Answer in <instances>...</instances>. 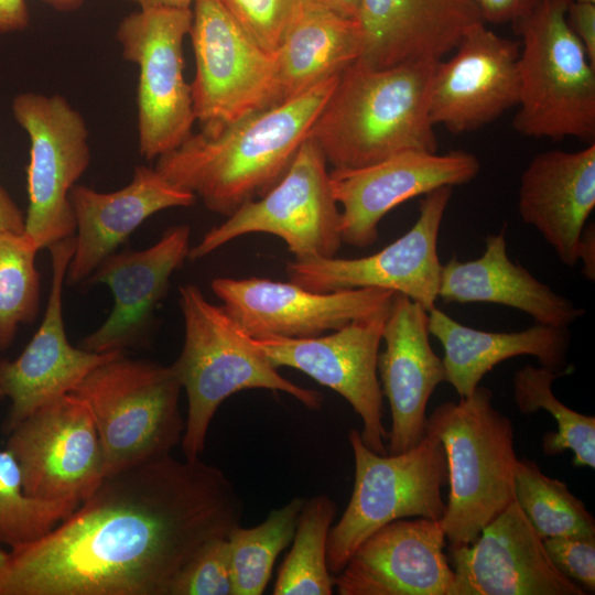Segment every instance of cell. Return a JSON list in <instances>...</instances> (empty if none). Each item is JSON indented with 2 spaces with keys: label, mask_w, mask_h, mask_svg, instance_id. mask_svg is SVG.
I'll use <instances>...</instances> for the list:
<instances>
[{
  "label": "cell",
  "mask_w": 595,
  "mask_h": 595,
  "mask_svg": "<svg viewBox=\"0 0 595 595\" xmlns=\"http://www.w3.org/2000/svg\"><path fill=\"white\" fill-rule=\"evenodd\" d=\"M214 465L171 454L106 475L42 538L10 550L0 595H170L185 565L240 524Z\"/></svg>",
  "instance_id": "cell-1"
},
{
  "label": "cell",
  "mask_w": 595,
  "mask_h": 595,
  "mask_svg": "<svg viewBox=\"0 0 595 595\" xmlns=\"http://www.w3.org/2000/svg\"><path fill=\"white\" fill-rule=\"evenodd\" d=\"M338 76L289 100L252 112L215 133H192L156 159L171 183L228 217L267 193L290 167Z\"/></svg>",
  "instance_id": "cell-2"
},
{
  "label": "cell",
  "mask_w": 595,
  "mask_h": 595,
  "mask_svg": "<svg viewBox=\"0 0 595 595\" xmlns=\"http://www.w3.org/2000/svg\"><path fill=\"white\" fill-rule=\"evenodd\" d=\"M439 61L376 68L349 65L317 116L310 138L333 169H356L405 150L437 151L429 112Z\"/></svg>",
  "instance_id": "cell-3"
},
{
  "label": "cell",
  "mask_w": 595,
  "mask_h": 595,
  "mask_svg": "<svg viewBox=\"0 0 595 595\" xmlns=\"http://www.w3.org/2000/svg\"><path fill=\"white\" fill-rule=\"evenodd\" d=\"M184 342L171 365L187 397V418L181 440L187 459L199 458L210 422L219 405L236 392L266 389L290 394L311 410L322 394L284 378L220 305L187 283L178 289Z\"/></svg>",
  "instance_id": "cell-4"
},
{
  "label": "cell",
  "mask_w": 595,
  "mask_h": 595,
  "mask_svg": "<svg viewBox=\"0 0 595 595\" xmlns=\"http://www.w3.org/2000/svg\"><path fill=\"white\" fill-rule=\"evenodd\" d=\"M425 432L443 445L450 494L440 520L450 547L470 544L515 500V431L478 386L468 397L437 405Z\"/></svg>",
  "instance_id": "cell-5"
},
{
  "label": "cell",
  "mask_w": 595,
  "mask_h": 595,
  "mask_svg": "<svg viewBox=\"0 0 595 595\" xmlns=\"http://www.w3.org/2000/svg\"><path fill=\"white\" fill-rule=\"evenodd\" d=\"M571 0H539L512 23L521 39L517 132L595 142V63L566 23Z\"/></svg>",
  "instance_id": "cell-6"
},
{
  "label": "cell",
  "mask_w": 595,
  "mask_h": 595,
  "mask_svg": "<svg viewBox=\"0 0 595 595\" xmlns=\"http://www.w3.org/2000/svg\"><path fill=\"white\" fill-rule=\"evenodd\" d=\"M181 390L171 366L121 351L91 369L69 392L91 412L106 475L170 455L181 443Z\"/></svg>",
  "instance_id": "cell-7"
},
{
  "label": "cell",
  "mask_w": 595,
  "mask_h": 595,
  "mask_svg": "<svg viewBox=\"0 0 595 595\" xmlns=\"http://www.w3.org/2000/svg\"><path fill=\"white\" fill-rule=\"evenodd\" d=\"M348 440L355 482L348 505L328 534L327 566L333 575L381 527L410 517L440 521L446 511L441 489L447 484V464L434 434L425 432L410 450L386 455L369 450L356 429Z\"/></svg>",
  "instance_id": "cell-8"
},
{
  "label": "cell",
  "mask_w": 595,
  "mask_h": 595,
  "mask_svg": "<svg viewBox=\"0 0 595 595\" xmlns=\"http://www.w3.org/2000/svg\"><path fill=\"white\" fill-rule=\"evenodd\" d=\"M256 232L282 239L295 260L332 258L338 252L343 244L340 210L326 159L310 137L280 181L209 229L191 247L188 259H202L236 238Z\"/></svg>",
  "instance_id": "cell-9"
},
{
  "label": "cell",
  "mask_w": 595,
  "mask_h": 595,
  "mask_svg": "<svg viewBox=\"0 0 595 595\" xmlns=\"http://www.w3.org/2000/svg\"><path fill=\"white\" fill-rule=\"evenodd\" d=\"M192 15V8H139L117 29L123 58L139 68V151L148 160L175 149L193 133L196 117L183 54Z\"/></svg>",
  "instance_id": "cell-10"
},
{
  "label": "cell",
  "mask_w": 595,
  "mask_h": 595,
  "mask_svg": "<svg viewBox=\"0 0 595 595\" xmlns=\"http://www.w3.org/2000/svg\"><path fill=\"white\" fill-rule=\"evenodd\" d=\"M188 35L196 72L193 109L206 133L277 104V58L259 46L219 0H194Z\"/></svg>",
  "instance_id": "cell-11"
},
{
  "label": "cell",
  "mask_w": 595,
  "mask_h": 595,
  "mask_svg": "<svg viewBox=\"0 0 595 595\" xmlns=\"http://www.w3.org/2000/svg\"><path fill=\"white\" fill-rule=\"evenodd\" d=\"M12 115L30 140L24 236L41 250L75 235L69 192L90 162L83 116L60 95L21 93Z\"/></svg>",
  "instance_id": "cell-12"
},
{
  "label": "cell",
  "mask_w": 595,
  "mask_h": 595,
  "mask_svg": "<svg viewBox=\"0 0 595 595\" xmlns=\"http://www.w3.org/2000/svg\"><path fill=\"white\" fill-rule=\"evenodd\" d=\"M8 434L7 448L30 497L79 505L106 476L91 412L73 393L43 405Z\"/></svg>",
  "instance_id": "cell-13"
},
{
  "label": "cell",
  "mask_w": 595,
  "mask_h": 595,
  "mask_svg": "<svg viewBox=\"0 0 595 595\" xmlns=\"http://www.w3.org/2000/svg\"><path fill=\"white\" fill-rule=\"evenodd\" d=\"M389 306L316 337H252L274 367L300 370L346 399L361 420L363 442L380 455L388 454V431L382 423L378 356Z\"/></svg>",
  "instance_id": "cell-14"
},
{
  "label": "cell",
  "mask_w": 595,
  "mask_h": 595,
  "mask_svg": "<svg viewBox=\"0 0 595 595\" xmlns=\"http://www.w3.org/2000/svg\"><path fill=\"white\" fill-rule=\"evenodd\" d=\"M453 187L423 196L419 217L393 242L370 256L291 260L285 271L291 282L316 292L377 288L402 293L428 312L435 307L442 263L437 255L441 224Z\"/></svg>",
  "instance_id": "cell-15"
},
{
  "label": "cell",
  "mask_w": 595,
  "mask_h": 595,
  "mask_svg": "<svg viewBox=\"0 0 595 595\" xmlns=\"http://www.w3.org/2000/svg\"><path fill=\"white\" fill-rule=\"evenodd\" d=\"M212 291L253 338H310L387 307L396 292L359 288L316 292L291 281L216 278Z\"/></svg>",
  "instance_id": "cell-16"
},
{
  "label": "cell",
  "mask_w": 595,
  "mask_h": 595,
  "mask_svg": "<svg viewBox=\"0 0 595 595\" xmlns=\"http://www.w3.org/2000/svg\"><path fill=\"white\" fill-rule=\"evenodd\" d=\"M480 170L478 158L455 150L439 154L405 150L356 169H333L331 186L340 210L343 244L366 248L378 239L381 219L398 205L436 188L463 185Z\"/></svg>",
  "instance_id": "cell-17"
},
{
  "label": "cell",
  "mask_w": 595,
  "mask_h": 595,
  "mask_svg": "<svg viewBox=\"0 0 595 595\" xmlns=\"http://www.w3.org/2000/svg\"><path fill=\"white\" fill-rule=\"evenodd\" d=\"M74 247L72 236L47 248L52 281L42 323L17 358L0 357V401L10 400L3 423L7 434L43 405L69 393L96 366L121 353L88 351L74 347L67 338L62 296Z\"/></svg>",
  "instance_id": "cell-18"
},
{
  "label": "cell",
  "mask_w": 595,
  "mask_h": 595,
  "mask_svg": "<svg viewBox=\"0 0 595 595\" xmlns=\"http://www.w3.org/2000/svg\"><path fill=\"white\" fill-rule=\"evenodd\" d=\"M519 44L487 29L470 26L447 61L436 63L429 94L433 125L452 133L475 131L519 100Z\"/></svg>",
  "instance_id": "cell-19"
},
{
  "label": "cell",
  "mask_w": 595,
  "mask_h": 595,
  "mask_svg": "<svg viewBox=\"0 0 595 595\" xmlns=\"http://www.w3.org/2000/svg\"><path fill=\"white\" fill-rule=\"evenodd\" d=\"M448 595H586L551 562L516 499L470 544L450 547Z\"/></svg>",
  "instance_id": "cell-20"
},
{
  "label": "cell",
  "mask_w": 595,
  "mask_h": 595,
  "mask_svg": "<svg viewBox=\"0 0 595 595\" xmlns=\"http://www.w3.org/2000/svg\"><path fill=\"white\" fill-rule=\"evenodd\" d=\"M437 520H394L365 539L334 575L339 595H448L454 571Z\"/></svg>",
  "instance_id": "cell-21"
},
{
  "label": "cell",
  "mask_w": 595,
  "mask_h": 595,
  "mask_svg": "<svg viewBox=\"0 0 595 595\" xmlns=\"http://www.w3.org/2000/svg\"><path fill=\"white\" fill-rule=\"evenodd\" d=\"M190 239V226L175 225L147 249H126L106 257L85 282L106 284L113 295V309L79 347L102 354L137 346L145 336L171 275L188 259Z\"/></svg>",
  "instance_id": "cell-22"
},
{
  "label": "cell",
  "mask_w": 595,
  "mask_h": 595,
  "mask_svg": "<svg viewBox=\"0 0 595 595\" xmlns=\"http://www.w3.org/2000/svg\"><path fill=\"white\" fill-rule=\"evenodd\" d=\"M382 342L378 376L391 411L387 452L398 454L424 436L428 401L445 381V369L430 344L428 311L402 293L396 292L392 298Z\"/></svg>",
  "instance_id": "cell-23"
},
{
  "label": "cell",
  "mask_w": 595,
  "mask_h": 595,
  "mask_svg": "<svg viewBox=\"0 0 595 595\" xmlns=\"http://www.w3.org/2000/svg\"><path fill=\"white\" fill-rule=\"evenodd\" d=\"M76 230L65 284L85 282L99 263L150 216L173 207L192 206L196 196L177 187L155 167L137 166L131 182L109 193L85 185L69 192Z\"/></svg>",
  "instance_id": "cell-24"
},
{
  "label": "cell",
  "mask_w": 595,
  "mask_h": 595,
  "mask_svg": "<svg viewBox=\"0 0 595 595\" xmlns=\"http://www.w3.org/2000/svg\"><path fill=\"white\" fill-rule=\"evenodd\" d=\"M356 20L363 43L357 61L376 68L441 61L484 22L474 0H359Z\"/></svg>",
  "instance_id": "cell-25"
},
{
  "label": "cell",
  "mask_w": 595,
  "mask_h": 595,
  "mask_svg": "<svg viewBox=\"0 0 595 595\" xmlns=\"http://www.w3.org/2000/svg\"><path fill=\"white\" fill-rule=\"evenodd\" d=\"M595 207V142L577 151L536 154L520 176L518 212L560 261L577 263L586 220Z\"/></svg>",
  "instance_id": "cell-26"
},
{
  "label": "cell",
  "mask_w": 595,
  "mask_h": 595,
  "mask_svg": "<svg viewBox=\"0 0 595 595\" xmlns=\"http://www.w3.org/2000/svg\"><path fill=\"white\" fill-rule=\"evenodd\" d=\"M483 255L468 261L455 258L442 264L439 298L444 302L495 303L519 310L536 323L566 326L585 311L534 278L507 253L505 228L485 239Z\"/></svg>",
  "instance_id": "cell-27"
},
{
  "label": "cell",
  "mask_w": 595,
  "mask_h": 595,
  "mask_svg": "<svg viewBox=\"0 0 595 595\" xmlns=\"http://www.w3.org/2000/svg\"><path fill=\"white\" fill-rule=\"evenodd\" d=\"M428 327L444 349L445 381L461 398L470 396L487 372L512 357L529 355L542 367L566 369L571 343L566 326L536 323L519 332H487L465 326L435 306L428 312Z\"/></svg>",
  "instance_id": "cell-28"
},
{
  "label": "cell",
  "mask_w": 595,
  "mask_h": 595,
  "mask_svg": "<svg viewBox=\"0 0 595 595\" xmlns=\"http://www.w3.org/2000/svg\"><path fill=\"white\" fill-rule=\"evenodd\" d=\"M361 46L356 19L304 0L275 52L277 104L340 75L360 57Z\"/></svg>",
  "instance_id": "cell-29"
},
{
  "label": "cell",
  "mask_w": 595,
  "mask_h": 595,
  "mask_svg": "<svg viewBox=\"0 0 595 595\" xmlns=\"http://www.w3.org/2000/svg\"><path fill=\"white\" fill-rule=\"evenodd\" d=\"M337 507L325 494L304 499L291 549L273 586L274 595H331L334 575L327 566V540Z\"/></svg>",
  "instance_id": "cell-30"
},
{
  "label": "cell",
  "mask_w": 595,
  "mask_h": 595,
  "mask_svg": "<svg viewBox=\"0 0 595 595\" xmlns=\"http://www.w3.org/2000/svg\"><path fill=\"white\" fill-rule=\"evenodd\" d=\"M572 371H554L526 365L513 377V398L522 414L547 410L556 420V432H547L542 448L547 455L566 450L573 453L574 467H595V416L576 412L563 404L552 392V382Z\"/></svg>",
  "instance_id": "cell-31"
},
{
  "label": "cell",
  "mask_w": 595,
  "mask_h": 595,
  "mask_svg": "<svg viewBox=\"0 0 595 595\" xmlns=\"http://www.w3.org/2000/svg\"><path fill=\"white\" fill-rule=\"evenodd\" d=\"M302 497H294L272 509L251 528L235 527L227 536L234 595H260L264 592L280 553L291 543Z\"/></svg>",
  "instance_id": "cell-32"
},
{
  "label": "cell",
  "mask_w": 595,
  "mask_h": 595,
  "mask_svg": "<svg viewBox=\"0 0 595 595\" xmlns=\"http://www.w3.org/2000/svg\"><path fill=\"white\" fill-rule=\"evenodd\" d=\"M515 499L541 539L595 538V519L566 484L544 475L531 459L517 461Z\"/></svg>",
  "instance_id": "cell-33"
},
{
  "label": "cell",
  "mask_w": 595,
  "mask_h": 595,
  "mask_svg": "<svg viewBox=\"0 0 595 595\" xmlns=\"http://www.w3.org/2000/svg\"><path fill=\"white\" fill-rule=\"evenodd\" d=\"M37 251L24 234L0 231V351L11 346L21 324L33 323L37 316Z\"/></svg>",
  "instance_id": "cell-34"
},
{
  "label": "cell",
  "mask_w": 595,
  "mask_h": 595,
  "mask_svg": "<svg viewBox=\"0 0 595 595\" xmlns=\"http://www.w3.org/2000/svg\"><path fill=\"white\" fill-rule=\"evenodd\" d=\"M78 505L30 497L19 464L10 450H0V545L10 550L33 542L74 511Z\"/></svg>",
  "instance_id": "cell-35"
},
{
  "label": "cell",
  "mask_w": 595,
  "mask_h": 595,
  "mask_svg": "<svg viewBox=\"0 0 595 595\" xmlns=\"http://www.w3.org/2000/svg\"><path fill=\"white\" fill-rule=\"evenodd\" d=\"M263 50L275 53L304 0H219Z\"/></svg>",
  "instance_id": "cell-36"
},
{
  "label": "cell",
  "mask_w": 595,
  "mask_h": 595,
  "mask_svg": "<svg viewBox=\"0 0 595 595\" xmlns=\"http://www.w3.org/2000/svg\"><path fill=\"white\" fill-rule=\"evenodd\" d=\"M226 538L209 542L185 565L170 595H234Z\"/></svg>",
  "instance_id": "cell-37"
},
{
  "label": "cell",
  "mask_w": 595,
  "mask_h": 595,
  "mask_svg": "<svg viewBox=\"0 0 595 595\" xmlns=\"http://www.w3.org/2000/svg\"><path fill=\"white\" fill-rule=\"evenodd\" d=\"M543 545L563 575L586 594L595 593V538L550 537L543 539Z\"/></svg>",
  "instance_id": "cell-38"
},
{
  "label": "cell",
  "mask_w": 595,
  "mask_h": 595,
  "mask_svg": "<svg viewBox=\"0 0 595 595\" xmlns=\"http://www.w3.org/2000/svg\"><path fill=\"white\" fill-rule=\"evenodd\" d=\"M565 18L569 28L595 63V3L571 0Z\"/></svg>",
  "instance_id": "cell-39"
},
{
  "label": "cell",
  "mask_w": 595,
  "mask_h": 595,
  "mask_svg": "<svg viewBox=\"0 0 595 595\" xmlns=\"http://www.w3.org/2000/svg\"><path fill=\"white\" fill-rule=\"evenodd\" d=\"M474 2L485 23L512 24L530 12L539 0H474Z\"/></svg>",
  "instance_id": "cell-40"
},
{
  "label": "cell",
  "mask_w": 595,
  "mask_h": 595,
  "mask_svg": "<svg viewBox=\"0 0 595 595\" xmlns=\"http://www.w3.org/2000/svg\"><path fill=\"white\" fill-rule=\"evenodd\" d=\"M29 22L25 0H0V33L23 31Z\"/></svg>",
  "instance_id": "cell-41"
},
{
  "label": "cell",
  "mask_w": 595,
  "mask_h": 595,
  "mask_svg": "<svg viewBox=\"0 0 595 595\" xmlns=\"http://www.w3.org/2000/svg\"><path fill=\"white\" fill-rule=\"evenodd\" d=\"M24 218L25 216L14 201L7 191L0 186V231L23 234Z\"/></svg>",
  "instance_id": "cell-42"
},
{
  "label": "cell",
  "mask_w": 595,
  "mask_h": 595,
  "mask_svg": "<svg viewBox=\"0 0 595 595\" xmlns=\"http://www.w3.org/2000/svg\"><path fill=\"white\" fill-rule=\"evenodd\" d=\"M577 259L582 260L584 277L589 280H595V234L594 226L584 227L577 251Z\"/></svg>",
  "instance_id": "cell-43"
},
{
  "label": "cell",
  "mask_w": 595,
  "mask_h": 595,
  "mask_svg": "<svg viewBox=\"0 0 595 595\" xmlns=\"http://www.w3.org/2000/svg\"><path fill=\"white\" fill-rule=\"evenodd\" d=\"M324 7L342 17L356 19L359 0H306Z\"/></svg>",
  "instance_id": "cell-44"
},
{
  "label": "cell",
  "mask_w": 595,
  "mask_h": 595,
  "mask_svg": "<svg viewBox=\"0 0 595 595\" xmlns=\"http://www.w3.org/2000/svg\"><path fill=\"white\" fill-rule=\"evenodd\" d=\"M137 3L139 8L164 7V8H192L194 0H126Z\"/></svg>",
  "instance_id": "cell-45"
},
{
  "label": "cell",
  "mask_w": 595,
  "mask_h": 595,
  "mask_svg": "<svg viewBox=\"0 0 595 595\" xmlns=\"http://www.w3.org/2000/svg\"><path fill=\"white\" fill-rule=\"evenodd\" d=\"M53 9L62 12H71L83 6L85 0H41Z\"/></svg>",
  "instance_id": "cell-46"
},
{
  "label": "cell",
  "mask_w": 595,
  "mask_h": 595,
  "mask_svg": "<svg viewBox=\"0 0 595 595\" xmlns=\"http://www.w3.org/2000/svg\"><path fill=\"white\" fill-rule=\"evenodd\" d=\"M10 551L6 550L3 547L0 545V574L4 570L8 561H9Z\"/></svg>",
  "instance_id": "cell-47"
},
{
  "label": "cell",
  "mask_w": 595,
  "mask_h": 595,
  "mask_svg": "<svg viewBox=\"0 0 595 595\" xmlns=\"http://www.w3.org/2000/svg\"><path fill=\"white\" fill-rule=\"evenodd\" d=\"M572 1L595 3V0H572Z\"/></svg>",
  "instance_id": "cell-48"
}]
</instances>
